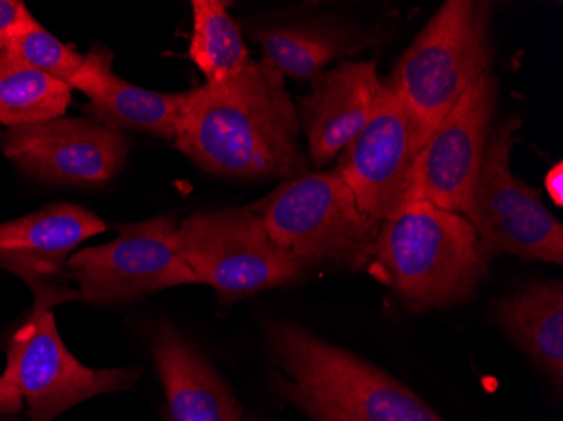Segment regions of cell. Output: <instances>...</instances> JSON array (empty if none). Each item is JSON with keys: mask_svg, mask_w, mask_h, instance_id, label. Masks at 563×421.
<instances>
[{"mask_svg": "<svg viewBox=\"0 0 563 421\" xmlns=\"http://www.w3.org/2000/svg\"><path fill=\"white\" fill-rule=\"evenodd\" d=\"M21 408L22 398L18 389L4 376H0V418L18 414Z\"/></svg>", "mask_w": 563, "mask_h": 421, "instance_id": "603a6c76", "label": "cell"}, {"mask_svg": "<svg viewBox=\"0 0 563 421\" xmlns=\"http://www.w3.org/2000/svg\"><path fill=\"white\" fill-rule=\"evenodd\" d=\"M192 36L189 58L207 76V84H218L249 68L250 51L242 30L228 12L223 0H192Z\"/></svg>", "mask_w": 563, "mask_h": 421, "instance_id": "d6986e66", "label": "cell"}, {"mask_svg": "<svg viewBox=\"0 0 563 421\" xmlns=\"http://www.w3.org/2000/svg\"><path fill=\"white\" fill-rule=\"evenodd\" d=\"M5 157L25 173L73 186L106 184L122 169L129 144L119 130L87 119H56L9 129Z\"/></svg>", "mask_w": 563, "mask_h": 421, "instance_id": "7c38bea8", "label": "cell"}, {"mask_svg": "<svg viewBox=\"0 0 563 421\" xmlns=\"http://www.w3.org/2000/svg\"><path fill=\"white\" fill-rule=\"evenodd\" d=\"M185 262L198 284L236 300L297 280L306 263L272 242L252 208L199 211L177 228Z\"/></svg>", "mask_w": 563, "mask_h": 421, "instance_id": "ba28073f", "label": "cell"}, {"mask_svg": "<svg viewBox=\"0 0 563 421\" xmlns=\"http://www.w3.org/2000/svg\"><path fill=\"white\" fill-rule=\"evenodd\" d=\"M68 299L62 293L34 297L27 319L8 344L2 376L27 403L30 421H53L98 395L131 388L141 375V367L93 369L69 353L53 313L55 306Z\"/></svg>", "mask_w": 563, "mask_h": 421, "instance_id": "52a82bcc", "label": "cell"}, {"mask_svg": "<svg viewBox=\"0 0 563 421\" xmlns=\"http://www.w3.org/2000/svg\"><path fill=\"white\" fill-rule=\"evenodd\" d=\"M368 270L410 309H441L473 297L488 258L466 217L419 201L382 223Z\"/></svg>", "mask_w": 563, "mask_h": 421, "instance_id": "3957f363", "label": "cell"}, {"mask_svg": "<svg viewBox=\"0 0 563 421\" xmlns=\"http://www.w3.org/2000/svg\"><path fill=\"white\" fill-rule=\"evenodd\" d=\"M299 134L284 76L262 58L228 80L186 91L174 145L208 173L267 179L296 173Z\"/></svg>", "mask_w": 563, "mask_h": 421, "instance_id": "6da1fadb", "label": "cell"}, {"mask_svg": "<svg viewBox=\"0 0 563 421\" xmlns=\"http://www.w3.org/2000/svg\"><path fill=\"white\" fill-rule=\"evenodd\" d=\"M30 14V9L21 0H0V51L8 46L12 34Z\"/></svg>", "mask_w": 563, "mask_h": 421, "instance_id": "7402d4cb", "label": "cell"}, {"mask_svg": "<svg viewBox=\"0 0 563 421\" xmlns=\"http://www.w3.org/2000/svg\"><path fill=\"white\" fill-rule=\"evenodd\" d=\"M376 31H368L336 14L286 15L258 22L250 30L261 44L265 62L284 78L312 80L329 63L356 56L376 44Z\"/></svg>", "mask_w": 563, "mask_h": 421, "instance_id": "9a60e30c", "label": "cell"}, {"mask_svg": "<svg viewBox=\"0 0 563 421\" xmlns=\"http://www.w3.org/2000/svg\"><path fill=\"white\" fill-rule=\"evenodd\" d=\"M106 223L80 206L51 204L47 208L0 224V267L30 285L34 297L68 293L58 284L66 278V263L85 240L103 233Z\"/></svg>", "mask_w": 563, "mask_h": 421, "instance_id": "4fadbf2b", "label": "cell"}, {"mask_svg": "<svg viewBox=\"0 0 563 421\" xmlns=\"http://www.w3.org/2000/svg\"><path fill=\"white\" fill-rule=\"evenodd\" d=\"M499 325L556 386L563 383V285L533 281L509 293L496 310Z\"/></svg>", "mask_w": 563, "mask_h": 421, "instance_id": "ac0fdd59", "label": "cell"}, {"mask_svg": "<svg viewBox=\"0 0 563 421\" xmlns=\"http://www.w3.org/2000/svg\"><path fill=\"white\" fill-rule=\"evenodd\" d=\"M268 342L287 398L316 421H444L416 392L306 329L272 322Z\"/></svg>", "mask_w": 563, "mask_h": 421, "instance_id": "7a4b0ae2", "label": "cell"}, {"mask_svg": "<svg viewBox=\"0 0 563 421\" xmlns=\"http://www.w3.org/2000/svg\"><path fill=\"white\" fill-rule=\"evenodd\" d=\"M90 98L87 112L109 129H132L174 141L185 93H156L126 84L112 71V53L97 46L87 55V76L80 87Z\"/></svg>", "mask_w": 563, "mask_h": 421, "instance_id": "e0dca14e", "label": "cell"}, {"mask_svg": "<svg viewBox=\"0 0 563 421\" xmlns=\"http://www.w3.org/2000/svg\"><path fill=\"white\" fill-rule=\"evenodd\" d=\"M157 373L173 421H243L227 383L173 325L157 331Z\"/></svg>", "mask_w": 563, "mask_h": 421, "instance_id": "2e32d148", "label": "cell"}, {"mask_svg": "<svg viewBox=\"0 0 563 421\" xmlns=\"http://www.w3.org/2000/svg\"><path fill=\"white\" fill-rule=\"evenodd\" d=\"M492 4L448 0L408 46L385 84L419 125L422 144L493 59Z\"/></svg>", "mask_w": 563, "mask_h": 421, "instance_id": "277c9868", "label": "cell"}, {"mask_svg": "<svg viewBox=\"0 0 563 421\" xmlns=\"http://www.w3.org/2000/svg\"><path fill=\"white\" fill-rule=\"evenodd\" d=\"M176 218L159 217L117 226L106 245L78 250L66 263V280L90 306L131 302L179 285L198 284L177 234Z\"/></svg>", "mask_w": 563, "mask_h": 421, "instance_id": "9c48e42d", "label": "cell"}, {"mask_svg": "<svg viewBox=\"0 0 563 421\" xmlns=\"http://www.w3.org/2000/svg\"><path fill=\"white\" fill-rule=\"evenodd\" d=\"M521 125L515 115L492 125L479 173L471 192L466 218L476 230L486 258L517 255L533 262H563V226L528 184L511 169L515 134Z\"/></svg>", "mask_w": 563, "mask_h": 421, "instance_id": "8992f818", "label": "cell"}, {"mask_svg": "<svg viewBox=\"0 0 563 421\" xmlns=\"http://www.w3.org/2000/svg\"><path fill=\"white\" fill-rule=\"evenodd\" d=\"M297 117L316 166H324L365 129L385 84L375 62H343L312 78Z\"/></svg>", "mask_w": 563, "mask_h": 421, "instance_id": "5bb4252c", "label": "cell"}, {"mask_svg": "<svg viewBox=\"0 0 563 421\" xmlns=\"http://www.w3.org/2000/svg\"><path fill=\"white\" fill-rule=\"evenodd\" d=\"M498 88V78L486 71L459 98L420 151L405 204L429 202L466 217L492 132Z\"/></svg>", "mask_w": 563, "mask_h": 421, "instance_id": "30bf717a", "label": "cell"}, {"mask_svg": "<svg viewBox=\"0 0 563 421\" xmlns=\"http://www.w3.org/2000/svg\"><path fill=\"white\" fill-rule=\"evenodd\" d=\"M422 147L416 120L385 87L365 129L341 152L334 173L363 213L385 223L404 209Z\"/></svg>", "mask_w": 563, "mask_h": 421, "instance_id": "8fae6325", "label": "cell"}, {"mask_svg": "<svg viewBox=\"0 0 563 421\" xmlns=\"http://www.w3.org/2000/svg\"><path fill=\"white\" fill-rule=\"evenodd\" d=\"M264 220L272 242L300 262H332L369 268L382 223L363 213L334 170L284 180L250 206Z\"/></svg>", "mask_w": 563, "mask_h": 421, "instance_id": "5b68a950", "label": "cell"}, {"mask_svg": "<svg viewBox=\"0 0 563 421\" xmlns=\"http://www.w3.org/2000/svg\"><path fill=\"white\" fill-rule=\"evenodd\" d=\"M0 53L44 73L59 84L68 85L71 90L78 88L87 68L85 56L56 40L33 14L25 18Z\"/></svg>", "mask_w": 563, "mask_h": 421, "instance_id": "44dd1931", "label": "cell"}, {"mask_svg": "<svg viewBox=\"0 0 563 421\" xmlns=\"http://www.w3.org/2000/svg\"><path fill=\"white\" fill-rule=\"evenodd\" d=\"M545 189L556 208L563 206V164L556 163L545 176Z\"/></svg>", "mask_w": 563, "mask_h": 421, "instance_id": "cb8c5ba5", "label": "cell"}, {"mask_svg": "<svg viewBox=\"0 0 563 421\" xmlns=\"http://www.w3.org/2000/svg\"><path fill=\"white\" fill-rule=\"evenodd\" d=\"M71 88L0 53V125H36L62 119Z\"/></svg>", "mask_w": 563, "mask_h": 421, "instance_id": "ffe728a7", "label": "cell"}]
</instances>
